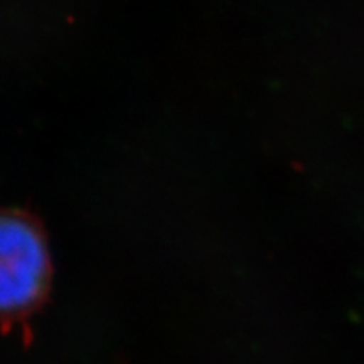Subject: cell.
I'll list each match as a JSON object with an SVG mask.
<instances>
[{"label":"cell","mask_w":364,"mask_h":364,"mask_svg":"<svg viewBox=\"0 0 364 364\" xmlns=\"http://www.w3.org/2000/svg\"><path fill=\"white\" fill-rule=\"evenodd\" d=\"M49 252L38 226L24 216L7 215L0 225V304L7 316L31 311L49 282Z\"/></svg>","instance_id":"1"}]
</instances>
